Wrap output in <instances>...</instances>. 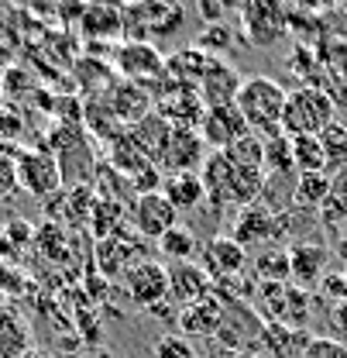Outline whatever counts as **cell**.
<instances>
[{"mask_svg":"<svg viewBox=\"0 0 347 358\" xmlns=\"http://www.w3.org/2000/svg\"><path fill=\"white\" fill-rule=\"evenodd\" d=\"M255 275H258V282H293L289 248H279V245L261 248L258 259H255Z\"/></svg>","mask_w":347,"mask_h":358,"instance_id":"25","label":"cell"},{"mask_svg":"<svg viewBox=\"0 0 347 358\" xmlns=\"http://www.w3.org/2000/svg\"><path fill=\"white\" fill-rule=\"evenodd\" d=\"M241 73L230 66V62H223L220 55H214V62H210V69L203 73V80H200V100H203V107L210 110V107H227V103H234L237 100V90H241Z\"/></svg>","mask_w":347,"mask_h":358,"instance_id":"13","label":"cell"},{"mask_svg":"<svg viewBox=\"0 0 347 358\" xmlns=\"http://www.w3.org/2000/svg\"><path fill=\"white\" fill-rule=\"evenodd\" d=\"M200 176H203V189H207V203L214 210H230V207L244 210L248 203H258L265 182H268L265 169L241 166L227 152H210Z\"/></svg>","mask_w":347,"mask_h":358,"instance_id":"1","label":"cell"},{"mask_svg":"<svg viewBox=\"0 0 347 358\" xmlns=\"http://www.w3.org/2000/svg\"><path fill=\"white\" fill-rule=\"evenodd\" d=\"M337 121V100L320 87H300L289 93L286 114H282V131L286 134H320Z\"/></svg>","mask_w":347,"mask_h":358,"instance_id":"3","label":"cell"},{"mask_svg":"<svg viewBox=\"0 0 347 358\" xmlns=\"http://www.w3.org/2000/svg\"><path fill=\"white\" fill-rule=\"evenodd\" d=\"M214 289V279L196 262H169V300L175 307H189Z\"/></svg>","mask_w":347,"mask_h":358,"instance_id":"14","label":"cell"},{"mask_svg":"<svg viewBox=\"0 0 347 358\" xmlns=\"http://www.w3.org/2000/svg\"><path fill=\"white\" fill-rule=\"evenodd\" d=\"M289 90L275 83L272 76H248L237 90V110L244 114L248 128L258 138H275L282 134V114H286Z\"/></svg>","mask_w":347,"mask_h":358,"instance_id":"2","label":"cell"},{"mask_svg":"<svg viewBox=\"0 0 347 358\" xmlns=\"http://www.w3.org/2000/svg\"><path fill=\"white\" fill-rule=\"evenodd\" d=\"M207 141L200 131H186V128H175L162 159H158V169L165 176H175V173H200L203 162H207Z\"/></svg>","mask_w":347,"mask_h":358,"instance_id":"9","label":"cell"},{"mask_svg":"<svg viewBox=\"0 0 347 358\" xmlns=\"http://www.w3.org/2000/svg\"><path fill=\"white\" fill-rule=\"evenodd\" d=\"M330 189H334L330 173H303L293 179V207L306 214H320V207L330 200Z\"/></svg>","mask_w":347,"mask_h":358,"instance_id":"20","label":"cell"},{"mask_svg":"<svg viewBox=\"0 0 347 358\" xmlns=\"http://www.w3.org/2000/svg\"><path fill=\"white\" fill-rule=\"evenodd\" d=\"M289 138H293L296 176H303V173H327V159H323L320 138H313V134H289Z\"/></svg>","mask_w":347,"mask_h":358,"instance_id":"27","label":"cell"},{"mask_svg":"<svg viewBox=\"0 0 347 358\" xmlns=\"http://www.w3.org/2000/svg\"><path fill=\"white\" fill-rule=\"evenodd\" d=\"M334 259V248L327 241H316V238H296L289 245V272H293V286H320V279L327 275Z\"/></svg>","mask_w":347,"mask_h":358,"instance_id":"7","label":"cell"},{"mask_svg":"<svg viewBox=\"0 0 347 358\" xmlns=\"http://www.w3.org/2000/svg\"><path fill=\"white\" fill-rule=\"evenodd\" d=\"M320 148H323V159H327V173L330 176L347 173V124L344 121H334L327 131L320 134Z\"/></svg>","mask_w":347,"mask_h":358,"instance_id":"26","label":"cell"},{"mask_svg":"<svg viewBox=\"0 0 347 358\" xmlns=\"http://www.w3.org/2000/svg\"><path fill=\"white\" fill-rule=\"evenodd\" d=\"M265 173L268 176H293V138L282 131L275 138H265Z\"/></svg>","mask_w":347,"mask_h":358,"instance_id":"28","label":"cell"},{"mask_svg":"<svg viewBox=\"0 0 347 358\" xmlns=\"http://www.w3.org/2000/svg\"><path fill=\"white\" fill-rule=\"evenodd\" d=\"M155 358H200V355H196L193 341L175 331V334H162L155 341Z\"/></svg>","mask_w":347,"mask_h":358,"instance_id":"30","label":"cell"},{"mask_svg":"<svg viewBox=\"0 0 347 358\" xmlns=\"http://www.w3.org/2000/svg\"><path fill=\"white\" fill-rule=\"evenodd\" d=\"M303 358H347V341H341V338H327V334H316V338H309Z\"/></svg>","mask_w":347,"mask_h":358,"instance_id":"31","label":"cell"},{"mask_svg":"<svg viewBox=\"0 0 347 358\" xmlns=\"http://www.w3.org/2000/svg\"><path fill=\"white\" fill-rule=\"evenodd\" d=\"M89 221H93V227H96L100 241H103V238H114V234L124 231V207H121L117 200L100 196V200L93 203V210H89Z\"/></svg>","mask_w":347,"mask_h":358,"instance_id":"29","label":"cell"},{"mask_svg":"<svg viewBox=\"0 0 347 358\" xmlns=\"http://www.w3.org/2000/svg\"><path fill=\"white\" fill-rule=\"evenodd\" d=\"M234 241H241L244 248H268V245H279V214L258 200V203H248L244 210H237V221L230 231Z\"/></svg>","mask_w":347,"mask_h":358,"instance_id":"8","label":"cell"},{"mask_svg":"<svg viewBox=\"0 0 347 358\" xmlns=\"http://www.w3.org/2000/svg\"><path fill=\"white\" fill-rule=\"evenodd\" d=\"M309 331L303 327H286L275 320H265V334H261V352L268 358H303L306 345H309Z\"/></svg>","mask_w":347,"mask_h":358,"instance_id":"19","label":"cell"},{"mask_svg":"<svg viewBox=\"0 0 347 358\" xmlns=\"http://www.w3.org/2000/svg\"><path fill=\"white\" fill-rule=\"evenodd\" d=\"M124 289H128L131 300L138 307H145V310L165 303L169 300V266L152 262V259L134 262L128 268V275H124Z\"/></svg>","mask_w":347,"mask_h":358,"instance_id":"6","label":"cell"},{"mask_svg":"<svg viewBox=\"0 0 347 358\" xmlns=\"http://www.w3.org/2000/svg\"><path fill=\"white\" fill-rule=\"evenodd\" d=\"M234 358H268L261 348H251V352H241V355H234Z\"/></svg>","mask_w":347,"mask_h":358,"instance_id":"37","label":"cell"},{"mask_svg":"<svg viewBox=\"0 0 347 358\" xmlns=\"http://www.w3.org/2000/svg\"><path fill=\"white\" fill-rule=\"evenodd\" d=\"M337 255L347 262V231H341V238H337Z\"/></svg>","mask_w":347,"mask_h":358,"instance_id":"36","label":"cell"},{"mask_svg":"<svg viewBox=\"0 0 347 358\" xmlns=\"http://www.w3.org/2000/svg\"><path fill=\"white\" fill-rule=\"evenodd\" d=\"M14 48H17V42H14L10 28H3V24H0V66H7V62L14 59Z\"/></svg>","mask_w":347,"mask_h":358,"instance_id":"35","label":"cell"},{"mask_svg":"<svg viewBox=\"0 0 347 358\" xmlns=\"http://www.w3.org/2000/svg\"><path fill=\"white\" fill-rule=\"evenodd\" d=\"M220 320H223V300L214 296V293H207L203 300H196V303L179 310L175 327H179L182 338H214Z\"/></svg>","mask_w":347,"mask_h":358,"instance_id":"15","label":"cell"},{"mask_svg":"<svg viewBox=\"0 0 347 358\" xmlns=\"http://www.w3.org/2000/svg\"><path fill=\"white\" fill-rule=\"evenodd\" d=\"M138 238H121V234H114V238H103L100 245H96V266H100V275L103 279H114V275H128V268L134 262H141V255H138Z\"/></svg>","mask_w":347,"mask_h":358,"instance_id":"18","label":"cell"},{"mask_svg":"<svg viewBox=\"0 0 347 358\" xmlns=\"http://www.w3.org/2000/svg\"><path fill=\"white\" fill-rule=\"evenodd\" d=\"M309 293H306L303 286H286V293H282V300H279V310H275V324H286V327H303L309 324Z\"/></svg>","mask_w":347,"mask_h":358,"instance_id":"24","label":"cell"},{"mask_svg":"<svg viewBox=\"0 0 347 358\" xmlns=\"http://www.w3.org/2000/svg\"><path fill=\"white\" fill-rule=\"evenodd\" d=\"M227 45H230V31H227L223 24H210V28L200 35V48L210 52V55H223Z\"/></svg>","mask_w":347,"mask_h":358,"instance_id":"34","label":"cell"},{"mask_svg":"<svg viewBox=\"0 0 347 358\" xmlns=\"http://www.w3.org/2000/svg\"><path fill=\"white\" fill-rule=\"evenodd\" d=\"M117 69L128 76L131 83H152L165 73V59L158 55V48L148 42H128L117 52Z\"/></svg>","mask_w":347,"mask_h":358,"instance_id":"16","label":"cell"},{"mask_svg":"<svg viewBox=\"0 0 347 358\" xmlns=\"http://www.w3.org/2000/svg\"><path fill=\"white\" fill-rule=\"evenodd\" d=\"M261 334H265V320L261 313L248 303V300H234V303H223V320H220L217 341L227 355H241V352H251L261 345Z\"/></svg>","mask_w":347,"mask_h":358,"instance_id":"4","label":"cell"},{"mask_svg":"<svg viewBox=\"0 0 347 358\" xmlns=\"http://www.w3.org/2000/svg\"><path fill=\"white\" fill-rule=\"evenodd\" d=\"M200 266L207 268V275L217 282V279H234V275H244V268H248V248L241 245V241H234L230 234H217V238H210V241H203V248H200Z\"/></svg>","mask_w":347,"mask_h":358,"instance_id":"10","label":"cell"},{"mask_svg":"<svg viewBox=\"0 0 347 358\" xmlns=\"http://www.w3.org/2000/svg\"><path fill=\"white\" fill-rule=\"evenodd\" d=\"M200 238H196V231L193 227H186V224H175L172 231H165L162 238H158V252L169 259V262H193V255H200Z\"/></svg>","mask_w":347,"mask_h":358,"instance_id":"22","label":"cell"},{"mask_svg":"<svg viewBox=\"0 0 347 358\" xmlns=\"http://www.w3.org/2000/svg\"><path fill=\"white\" fill-rule=\"evenodd\" d=\"M0 100H3V90H0Z\"/></svg>","mask_w":347,"mask_h":358,"instance_id":"38","label":"cell"},{"mask_svg":"<svg viewBox=\"0 0 347 358\" xmlns=\"http://www.w3.org/2000/svg\"><path fill=\"white\" fill-rule=\"evenodd\" d=\"M316 289L323 293V300H330L334 307H341V303L347 300V275L344 272H327V275L320 279Z\"/></svg>","mask_w":347,"mask_h":358,"instance_id":"32","label":"cell"},{"mask_svg":"<svg viewBox=\"0 0 347 358\" xmlns=\"http://www.w3.org/2000/svg\"><path fill=\"white\" fill-rule=\"evenodd\" d=\"M162 193L169 196V203H172L175 210H196V207L207 200V189H203V176H200V173H175V176H165Z\"/></svg>","mask_w":347,"mask_h":358,"instance_id":"21","label":"cell"},{"mask_svg":"<svg viewBox=\"0 0 347 358\" xmlns=\"http://www.w3.org/2000/svg\"><path fill=\"white\" fill-rule=\"evenodd\" d=\"M131 224H134L138 238H155L158 241L165 231H172L179 224V210L169 203L165 193H145L131 207Z\"/></svg>","mask_w":347,"mask_h":358,"instance_id":"11","label":"cell"},{"mask_svg":"<svg viewBox=\"0 0 347 358\" xmlns=\"http://www.w3.org/2000/svg\"><path fill=\"white\" fill-rule=\"evenodd\" d=\"M344 275H347V266H344Z\"/></svg>","mask_w":347,"mask_h":358,"instance_id":"39","label":"cell"},{"mask_svg":"<svg viewBox=\"0 0 347 358\" xmlns=\"http://www.w3.org/2000/svg\"><path fill=\"white\" fill-rule=\"evenodd\" d=\"M31 352L28 327L17 313L0 310V358H24Z\"/></svg>","mask_w":347,"mask_h":358,"instance_id":"23","label":"cell"},{"mask_svg":"<svg viewBox=\"0 0 347 358\" xmlns=\"http://www.w3.org/2000/svg\"><path fill=\"white\" fill-rule=\"evenodd\" d=\"M17 159V182L24 193L31 196H52L62 189V166H59V155H52L48 148H24L14 155Z\"/></svg>","mask_w":347,"mask_h":358,"instance_id":"5","label":"cell"},{"mask_svg":"<svg viewBox=\"0 0 347 358\" xmlns=\"http://www.w3.org/2000/svg\"><path fill=\"white\" fill-rule=\"evenodd\" d=\"M17 189H21V182H17V159L0 152V200L14 196Z\"/></svg>","mask_w":347,"mask_h":358,"instance_id":"33","label":"cell"},{"mask_svg":"<svg viewBox=\"0 0 347 358\" xmlns=\"http://www.w3.org/2000/svg\"><path fill=\"white\" fill-rule=\"evenodd\" d=\"M172 124L158 114V110H152V114H145L141 121H134L128 128V138L158 166V159H162V152H165V145H169V138H172Z\"/></svg>","mask_w":347,"mask_h":358,"instance_id":"17","label":"cell"},{"mask_svg":"<svg viewBox=\"0 0 347 358\" xmlns=\"http://www.w3.org/2000/svg\"><path fill=\"white\" fill-rule=\"evenodd\" d=\"M200 134H203L207 148L223 152V148L237 145L241 138H248L251 128H248L244 114L237 110V103H227V107H210V110H207V117H203V124H200Z\"/></svg>","mask_w":347,"mask_h":358,"instance_id":"12","label":"cell"}]
</instances>
